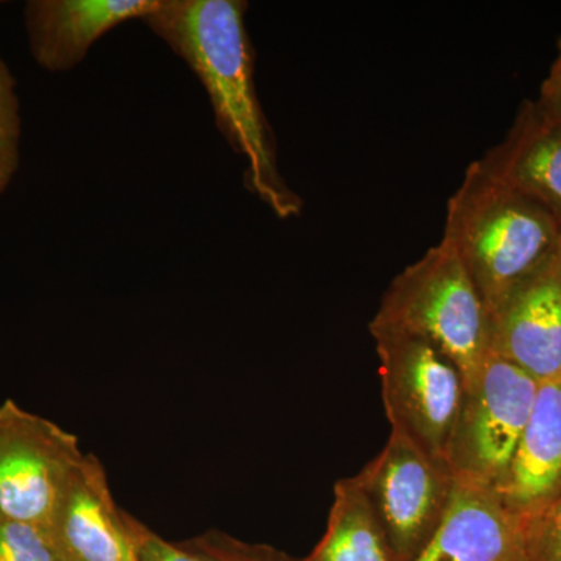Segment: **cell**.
Listing matches in <instances>:
<instances>
[{
    "label": "cell",
    "instance_id": "cell-1",
    "mask_svg": "<svg viewBox=\"0 0 561 561\" xmlns=\"http://www.w3.org/2000/svg\"><path fill=\"white\" fill-rule=\"evenodd\" d=\"M249 7L245 0H160L140 21L202 81L217 128L245 160L247 191L286 220L300 216L302 201L280 175L275 133L257 99Z\"/></svg>",
    "mask_w": 561,
    "mask_h": 561
},
{
    "label": "cell",
    "instance_id": "cell-2",
    "mask_svg": "<svg viewBox=\"0 0 561 561\" xmlns=\"http://www.w3.org/2000/svg\"><path fill=\"white\" fill-rule=\"evenodd\" d=\"M442 241L463 262L491 317L560 249L561 224L474 161L449 198Z\"/></svg>",
    "mask_w": 561,
    "mask_h": 561
},
{
    "label": "cell",
    "instance_id": "cell-3",
    "mask_svg": "<svg viewBox=\"0 0 561 561\" xmlns=\"http://www.w3.org/2000/svg\"><path fill=\"white\" fill-rule=\"evenodd\" d=\"M370 327L431 342L459 368L465 387L491 354L485 302L463 262L443 241L391 280Z\"/></svg>",
    "mask_w": 561,
    "mask_h": 561
},
{
    "label": "cell",
    "instance_id": "cell-4",
    "mask_svg": "<svg viewBox=\"0 0 561 561\" xmlns=\"http://www.w3.org/2000/svg\"><path fill=\"white\" fill-rule=\"evenodd\" d=\"M370 334L381 364L383 409L391 431L448 461L465 393L459 368L416 335L378 327H370Z\"/></svg>",
    "mask_w": 561,
    "mask_h": 561
},
{
    "label": "cell",
    "instance_id": "cell-5",
    "mask_svg": "<svg viewBox=\"0 0 561 561\" xmlns=\"http://www.w3.org/2000/svg\"><path fill=\"white\" fill-rule=\"evenodd\" d=\"M538 382L504 357L491 353L470 386L451 443L448 463L457 478L500 489L529 421Z\"/></svg>",
    "mask_w": 561,
    "mask_h": 561
},
{
    "label": "cell",
    "instance_id": "cell-6",
    "mask_svg": "<svg viewBox=\"0 0 561 561\" xmlns=\"http://www.w3.org/2000/svg\"><path fill=\"white\" fill-rule=\"evenodd\" d=\"M373 507L402 561H413L451 505L456 474L401 432L359 472Z\"/></svg>",
    "mask_w": 561,
    "mask_h": 561
},
{
    "label": "cell",
    "instance_id": "cell-7",
    "mask_svg": "<svg viewBox=\"0 0 561 561\" xmlns=\"http://www.w3.org/2000/svg\"><path fill=\"white\" fill-rule=\"evenodd\" d=\"M77 435L25 411L0 404V512L44 534L70 472L83 459Z\"/></svg>",
    "mask_w": 561,
    "mask_h": 561
},
{
    "label": "cell",
    "instance_id": "cell-8",
    "mask_svg": "<svg viewBox=\"0 0 561 561\" xmlns=\"http://www.w3.org/2000/svg\"><path fill=\"white\" fill-rule=\"evenodd\" d=\"M60 561H133L130 515L111 493L102 461L84 454L65 482L44 529Z\"/></svg>",
    "mask_w": 561,
    "mask_h": 561
},
{
    "label": "cell",
    "instance_id": "cell-9",
    "mask_svg": "<svg viewBox=\"0 0 561 561\" xmlns=\"http://www.w3.org/2000/svg\"><path fill=\"white\" fill-rule=\"evenodd\" d=\"M491 353L538 383L561 379V247L490 317Z\"/></svg>",
    "mask_w": 561,
    "mask_h": 561
},
{
    "label": "cell",
    "instance_id": "cell-10",
    "mask_svg": "<svg viewBox=\"0 0 561 561\" xmlns=\"http://www.w3.org/2000/svg\"><path fill=\"white\" fill-rule=\"evenodd\" d=\"M523 519L493 486L457 478L451 505L413 561H522Z\"/></svg>",
    "mask_w": 561,
    "mask_h": 561
},
{
    "label": "cell",
    "instance_id": "cell-11",
    "mask_svg": "<svg viewBox=\"0 0 561 561\" xmlns=\"http://www.w3.org/2000/svg\"><path fill=\"white\" fill-rule=\"evenodd\" d=\"M160 0H28L24 20L33 60L49 72H68L95 41L117 25L142 20Z\"/></svg>",
    "mask_w": 561,
    "mask_h": 561
},
{
    "label": "cell",
    "instance_id": "cell-12",
    "mask_svg": "<svg viewBox=\"0 0 561 561\" xmlns=\"http://www.w3.org/2000/svg\"><path fill=\"white\" fill-rule=\"evenodd\" d=\"M479 162L561 224V122L546 117L534 101L523 103L507 136Z\"/></svg>",
    "mask_w": 561,
    "mask_h": 561
},
{
    "label": "cell",
    "instance_id": "cell-13",
    "mask_svg": "<svg viewBox=\"0 0 561 561\" xmlns=\"http://www.w3.org/2000/svg\"><path fill=\"white\" fill-rule=\"evenodd\" d=\"M561 489V379L538 383L529 421L497 493L512 512L540 507Z\"/></svg>",
    "mask_w": 561,
    "mask_h": 561
},
{
    "label": "cell",
    "instance_id": "cell-14",
    "mask_svg": "<svg viewBox=\"0 0 561 561\" xmlns=\"http://www.w3.org/2000/svg\"><path fill=\"white\" fill-rule=\"evenodd\" d=\"M305 561H402L373 507L359 476L334 485L328 526Z\"/></svg>",
    "mask_w": 561,
    "mask_h": 561
},
{
    "label": "cell",
    "instance_id": "cell-15",
    "mask_svg": "<svg viewBox=\"0 0 561 561\" xmlns=\"http://www.w3.org/2000/svg\"><path fill=\"white\" fill-rule=\"evenodd\" d=\"M21 105L16 79L0 57V194L7 191L20 169Z\"/></svg>",
    "mask_w": 561,
    "mask_h": 561
},
{
    "label": "cell",
    "instance_id": "cell-16",
    "mask_svg": "<svg viewBox=\"0 0 561 561\" xmlns=\"http://www.w3.org/2000/svg\"><path fill=\"white\" fill-rule=\"evenodd\" d=\"M523 519L522 561H561V489Z\"/></svg>",
    "mask_w": 561,
    "mask_h": 561
},
{
    "label": "cell",
    "instance_id": "cell-17",
    "mask_svg": "<svg viewBox=\"0 0 561 561\" xmlns=\"http://www.w3.org/2000/svg\"><path fill=\"white\" fill-rule=\"evenodd\" d=\"M183 545L206 561H305L272 546L242 541L220 530L205 531Z\"/></svg>",
    "mask_w": 561,
    "mask_h": 561
},
{
    "label": "cell",
    "instance_id": "cell-18",
    "mask_svg": "<svg viewBox=\"0 0 561 561\" xmlns=\"http://www.w3.org/2000/svg\"><path fill=\"white\" fill-rule=\"evenodd\" d=\"M0 561H60L46 535L0 512Z\"/></svg>",
    "mask_w": 561,
    "mask_h": 561
},
{
    "label": "cell",
    "instance_id": "cell-19",
    "mask_svg": "<svg viewBox=\"0 0 561 561\" xmlns=\"http://www.w3.org/2000/svg\"><path fill=\"white\" fill-rule=\"evenodd\" d=\"M130 529L139 561H206L187 549L183 542L164 540L133 516H130Z\"/></svg>",
    "mask_w": 561,
    "mask_h": 561
},
{
    "label": "cell",
    "instance_id": "cell-20",
    "mask_svg": "<svg viewBox=\"0 0 561 561\" xmlns=\"http://www.w3.org/2000/svg\"><path fill=\"white\" fill-rule=\"evenodd\" d=\"M534 102L546 117L561 122V38L556 61L552 62L549 76L542 81L540 95Z\"/></svg>",
    "mask_w": 561,
    "mask_h": 561
},
{
    "label": "cell",
    "instance_id": "cell-21",
    "mask_svg": "<svg viewBox=\"0 0 561 561\" xmlns=\"http://www.w3.org/2000/svg\"><path fill=\"white\" fill-rule=\"evenodd\" d=\"M133 561H139V560H138V553H136V559H135V560H133Z\"/></svg>",
    "mask_w": 561,
    "mask_h": 561
}]
</instances>
